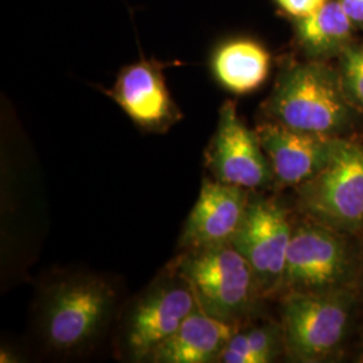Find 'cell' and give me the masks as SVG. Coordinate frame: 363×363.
Listing matches in <instances>:
<instances>
[{"label": "cell", "instance_id": "obj_18", "mask_svg": "<svg viewBox=\"0 0 363 363\" xmlns=\"http://www.w3.org/2000/svg\"><path fill=\"white\" fill-rule=\"evenodd\" d=\"M279 7L295 19L308 16L322 9L328 0H274Z\"/></svg>", "mask_w": 363, "mask_h": 363}, {"label": "cell", "instance_id": "obj_11", "mask_svg": "<svg viewBox=\"0 0 363 363\" xmlns=\"http://www.w3.org/2000/svg\"><path fill=\"white\" fill-rule=\"evenodd\" d=\"M259 144L269 160L276 179L286 184H303L325 166L334 138L294 130L277 121L257 127Z\"/></svg>", "mask_w": 363, "mask_h": 363}, {"label": "cell", "instance_id": "obj_6", "mask_svg": "<svg viewBox=\"0 0 363 363\" xmlns=\"http://www.w3.org/2000/svg\"><path fill=\"white\" fill-rule=\"evenodd\" d=\"M347 307L337 298L295 292L283 306V337L292 358L311 362L325 357L345 335Z\"/></svg>", "mask_w": 363, "mask_h": 363}, {"label": "cell", "instance_id": "obj_3", "mask_svg": "<svg viewBox=\"0 0 363 363\" xmlns=\"http://www.w3.org/2000/svg\"><path fill=\"white\" fill-rule=\"evenodd\" d=\"M113 304V291L94 277L54 286L45 306L43 334L54 350L70 352L99 335Z\"/></svg>", "mask_w": 363, "mask_h": 363}, {"label": "cell", "instance_id": "obj_9", "mask_svg": "<svg viewBox=\"0 0 363 363\" xmlns=\"http://www.w3.org/2000/svg\"><path fill=\"white\" fill-rule=\"evenodd\" d=\"M175 276V281L147 294L130 312L125 342L132 358L138 361L148 359L198 307L190 286Z\"/></svg>", "mask_w": 363, "mask_h": 363}, {"label": "cell", "instance_id": "obj_16", "mask_svg": "<svg viewBox=\"0 0 363 363\" xmlns=\"http://www.w3.org/2000/svg\"><path fill=\"white\" fill-rule=\"evenodd\" d=\"M279 350V331L273 327H259L234 333L220 351L223 363L272 362Z\"/></svg>", "mask_w": 363, "mask_h": 363}, {"label": "cell", "instance_id": "obj_14", "mask_svg": "<svg viewBox=\"0 0 363 363\" xmlns=\"http://www.w3.org/2000/svg\"><path fill=\"white\" fill-rule=\"evenodd\" d=\"M271 55L250 39L222 43L211 57V70L226 91L245 94L259 89L269 74Z\"/></svg>", "mask_w": 363, "mask_h": 363}, {"label": "cell", "instance_id": "obj_8", "mask_svg": "<svg viewBox=\"0 0 363 363\" xmlns=\"http://www.w3.org/2000/svg\"><path fill=\"white\" fill-rule=\"evenodd\" d=\"M106 93L142 130L166 132L182 118L167 88L163 65L154 60L123 67L113 88Z\"/></svg>", "mask_w": 363, "mask_h": 363}, {"label": "cell", "instance_id": "obj_19", "mask_svg": "<svg viewBox=\"0 0 363 363\" xmlns=\"http://www.w3.org/2000/svg\"><path fill=\"white\" fill-rule=\"evenodd\" d=\"M354 25L363 26V0H339Z\"/></svg>", "mask_w": 363, "mask_h": 363}, {"label": "cell", "instance_id": "obj_10", "mask_svg": "<svg viewBox=\"0 0 363 363\" xmlns=\"http://www.w3.org/2000/svg\"><path fill=\"white\" fill-rule=\"evenodd\" d=\"M247 205L245 189L205 179L183 228L179 247L191 250L232 244L244 220Z\"/></svg>", "mask_w": 363, "mask_h": 363}, {"label": "cell", "instance_id": "obj_4", "mask_svg": "<svg viewBox=\"0 0 363 363\" xmlns=\"http://www.w3.org/2000/svg\"><path fill=\"white\" fill-rule=\"evenodd\" d=\"M301 205L311 216L337 226L363 222V147L335 139L325 166L303 183Z\"/></svg>", "mask_w": 363, "mask_h": 363}, {"label": "cell", "instance_id": "obj_5", "mask_svg": "<svg viewBox=\"0 0 363 363\" xmlns=\"http://www.w3.org/2000/svg\"><path fill=\"white\" fill-rule=\"evenodd\" d=\"M205 164L214 181L240 189H257L273 175L256 130L237 113L235 103L220 106L216 133L205 151Z\"/></svg>", "mask_w": 363, "mask_h": 363}, {"label": "cell", "instance_id": "obj_17", "mask_svg": "<svg viewBox=\"0 0 363 363\" xmlns=\"http://www.w3.org/2000/svg\"><path fill=\"white\" fill-rule=\"evenodd\" d=\"M342 82L347 96L363 106V48H347L343 52Z\"/></svg>", "mask_w": 363, "mask_h": 363}, {"label": "cell", "instance_id": "obj_1", "mask_svg": "<svg viewBox=\"0 0 363 363\" xmlns=\"http://www.w3.org/2000/svg\"><path fill=\"white\" fill-rule=\"evenodd\" d=\"M267 112L286 127L333 136L350 117L342 79L319 62L294 64L280 73Z\"/></svg>", "mask_w": 363, "mask_h": 363}, {"label": "cell", "instance_id": "obj_12", "mask_svg": "<svg viewBox=\"0 0 363 363\" xmlns=\"http://www.w3.org/2000/svg\"><path fill=\"white\" fill-rule=\"evenodd\" d=\"M346 262V253L335 237L319 228L300 226L292 232L283 286L312 289L334 284Z\"/></svg>", "mask_w": 363, "mask_h": 363}, {"label": "cell", "instance_id": "obj_13", "mask_svg": "<svg viewBox=\"0 0 363 363\" xmlns=\"http://www.w3.org/2000/svg\"><path fill=\"white\" fill-rule=\"evenodd\" d=\"M234 325L203 311L199 306L181 327L156 349L148 361L157 363H208L218 361L232 337Z\"/></svg>", "mask_w": 363, "mask_h": 363}, {"label": "cell", "instance_id": "obj_2", "mask_svg": "<svg viewBox=\"0 0 363 363\" xmlns=\"http://www.w3.org/2000/svg\"><path fill=\"white\" fill-rule=\"evenodd\" d=\"M172 272L190 286L203 311L230 325L247 311L257 286L250 264L233 244L183 250Z\"/></svg>", "mask_w": 363, "mask_h": 363}, {"label": "cell", "instance_id": "obj_7", "mask_svg": "<svg viewBox=\"0 0 363 363\" xmlns=\"http://www.w3.org/2000/svg\"><path fill=\"white\" fill-rule=\"evenodd\" d=\"M292 232L286 210L276 202H249L232 244L250 264L256 284L262 291L283 286Z\"/></svg>", "mask_w": 363, "mask_h": 363}, {"label": "cell", "instance_id": "obj_15", "mask_svg": "<svg viewBox=\"0 0 363 363\" xmlns=\"http://www.w3.org/2000/svg\"><path fill=\"white\" fill-rule=\"evenodd\" d=\"M352 25L340 1L328 0L318 11L296 19L295 35L311 57H325L349 48Z\"/></svg>", "mask_w": 363, "mask_h": 363}]
</instances>
